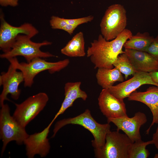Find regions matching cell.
Wrapping results in <instances>:
<instances>
[{
  "label": "cell",
  "instance_id": "11",
  "mask_svg": "<svg viewBox=\"0 0 158 158\" xmlns=\"http://www.w3.org/2000/svg\"><path fill=\"white\" fill-rule=\"evenodd\" d=\"M107 120L108 123H114L117 127L116 130L122 131L134 142L141 140L140 129L147 119L144 113L138 112L131 118L127 116L109 118Z\"/></svg>",
  "mask_w": 158,
  "mask_h": 158
},
{
  "label": "cell",
  "instance_id": "31",
  "mask_svg": "<svg viewBox=\"0 0 158 158\" xmlns=\"http://www.w3.org/2000/svg\"><path fill=\"white\" fill-rule=\"evenodd\" d=\"M154 158H158V153L155 154Z\"/></svg>",
  "mask_w": 158,
  "mask_h": 158
},
{
  "label": "cell",
  "instance_id": "25",
  "mask_svg": "<svg viewBox=\"0 0 158 158\" xmlns=\"http://www.w3.org/2000/svg\"><path fill=\"white\" fill-rule=\"evenodd\" d=\"M74 101L70 99L65 97L60 109L52 120L54 121L59 115L63 114L67 109L71 107Z\"/></svg>",
  "mask_w": 158,
  "mask_h": 158
},
{
  "label": "cell",
  "instance_id": "23",
  "mask_svg": "<svg viewBox=\"0 0 158 158\" xmlns=\"http://www.w3.org/2000/svg\"><path fill=\"white\" fill-rule=\"evenodd\" d=\"M68 23L66 19L52 16L50 20V25L52 29L63 30Z\"/></svg>",
  "mask_w": 158,
  "mask_h": 158
},
{
  "label": "cell",
  "instance_id": "8",
  "mask_svg": "<svg viewBox=\"0 0 158 158\" xmlns=\"http://www.w3.org/2000/svg\"><path fill=\"white\" fill-rule=\"evenodd\" d=\"M48 100V96L44 92H40L31 96L20 104H15L16 108L13 116L25 128L43 110Z\"/></svg>",
  "mask_w": 158,
  "mask_h": 158
},
{
  "label": "cell",
  "instance_id": "19",
  "mask_svg": "<svg viewBox=\"0 0 158 158\" xmlns=\"http://www.w3.org/2000/svg\"><path fill=\"white\" fill-rule=\"evenodd\" d=\"M154 37L147 32H137L132 35L124 44L125 49L145 51L152 42Z\"/></svg>",
  "mask_w": 158,
  "mask_h": 158
},
{
  "label": "cell",
  "instance_id": "10",
  "mask_svg": "<svg viewBox=\"0 0 158 158\" xmlns=\"http://www.w3.org/2000/svg\"><path fill=\"white\" fill-rule=\"evenodd\" d=\"M11 63L6 72H3L0 75V86H3V90L0 95V107L4 104L5 100H9L7 97L8 94L11 98L17 100L20 96L21 90L19 89V85L24 81L23 74Z\"/></svg>",
  "mask_w": 158,
  "mask_h": 158
},
{
  "label": "cell",
  "instance_id": "29",
  "mask_svg": "<svg viewBox=\"0 0 158 158\" xmlns=\"http://www.w3.org/2000/svg\"><path fill=\"white\" fill-rule=\"evenodd\" d=\"M152 140L153 142V144L158 150V126L155 132L153 135Z\"/></svg>",
  "mask_w": 158,
  "mask_h": 158
},
{
  "label": "cell",
  "instance_id": "5",
  "mask_svg": "<svg viewBox=\"0 0 158 158\" xmlns=\"http://www.w3.org/2000/svg\"><path fill=\"white\" fill-rule=\"evenodd\" d=\"M0 111V139L3 142L1 156L4 153L7 144L15 141L21 145L29 135L25 128L22 127L10 114V108L7 104L1 107Z\"/></svg>",
  "mask_w": 158,
  "mask_h": 158
},
{
  "label": "cell",
  "instance_id": "9",
  "mask_svg": "<svg viewBox=\"0 0 158 158\" xmlns=\"http://www.w3.org/2000/svg\"><path fill=\"white\" fill-rule=\"evenodd\" d=\"M0 49L4 53L11 49L19 35L23 34L31 38L38 33V30L29 23H24L18 27L11 25L5 20L2 13H0Z\"/></svg>",
  "mask_w": 158,
  "mask_h": 158
},
{
  "label": "cell",
  "instance_id": "24",
  "mask_svg": "<svg viewBox=\"0 0 158 158\" xmlns=\"http://www.w3.org/2000/svg\"><path fill=\"white\" fill-rule=\"evenodd\" d=\"M158 61V35L145 51Z\"/></svg>",
  "mask_w": 158,
  "mask_h": 158
},
{
  "label": "cell",
  "instance_id": "21",
  "mask_svg": "<svg viewBox=\"0 0 158 158\" xmlns=\"http://www.w3.org/2000/svg\"><path fill=\"white\" fill-rule=\"evenodd\" d=\"M80 82H67L64 87L65 97L75 101L78 98L85 101L87 95L86 92L80 88Z\"/></svg>",
  "mask_w": 158,
  "mask_h": 158
},
{
  "label": "cell",
  "instance_id": "22",
  "mask_svg": "<svg viewBox=\"0 0 158 158\" xmlns=\"http://www.w3.org/2000/svg\"><path fill=\"white\" fill-rule=\"evenodd\" d=\"M153 144L152 140L144 142L140 140L133 142L130 148L128 158H147L149 156L150 153L146 149L148 145Z\"/></svg>",
  "mask_w": 158,
  "mask_h": 158
},
{
  "label": "cell",
  "instance_id": "27",
  "mask_svg": "<svg viewBox=\"0 0 158 158\" xmlns=\"http://www.w3.org/2000/svg\"><path fill=\"white\" fill-rule=\"evenodd\" d=\"M18 0H0V5L3 6H8L14 7L18 5Z\"/></svg>",
  "mask_w": 158,
  "mask_h": 158
},
{
  "label": "cell",
  "instance_id": "6",
  "mask_svg": "<svg viewBox=\"0 0 158 158\" xmlns=\"http://www.w3.org/2000/svg\"><path fill=\"white\" fill-rule=\"evenodd\" d=\"M127 18L126 11L120 4L109 6L100 24L101 35L107 41L114 40L126 28Z\"/></svg>",
  "mask_w": 158,
  "mask_h": 158
},
{
  "label": "cell",
  "instance_id": "3",
  "mask_svg": "<svg viewBox=\"0 0 158 158\" xmlns=\"http://www.w3.org/2000/svg\"><path fill=\"white\" fill-rule=\"evenodd\" d=\"M7 60L23 73L24 77V85L25 87L32 86L35 77L39 73L48 70L50 73L53 74L64 69L70 63L68 59L52 62L47 61L40 57L36 58L29 63H19L16 57Z\"/></svg>",
  "mask_w": 158,
  "mask_h": 158
},
{
  "label": "cell",
  "instance_id": "12",
  "mask_svg": "<svg viewBox=\"0 0 158 158\" xmlns=\"http://www.w3.org/2000/svg\"><path fill=\"white\" fill-rule=\"evenodd\" d=\"M145 84L153 85L158 87V85L153 81L149 73L138 71L131 78L116 85L112 86L108 90L115 97L123 100L128 97L137 89Z\"/></svg>",
  "mask_w": 158,
  "mask_h": 158
},
{
  "label": "cell",
  "instance_id": "26",
  "mask_svg": "<svg viewBox=\"0 0 158 158\" xmlns=\"http://www.w3.org/2000/svg\"><path fill=\"white\" fill-rule=\"evenodd\" d=\"M94 17L92 16L72 19H66V21L68 23L77 26L84 23H87L93 20Z\"/></svg>",
  "mask_w": 158,
  "mask_h": 158
},
{
  "label": "cell",
  "instance_id": "4",
  "mask_svg": "<svg viewBox=\"0 0 158 158\" xmlns=\"http://www.w3.org/2000/svg\"><path fill=\"white\" fill-rule=\"evenodd\" d=\"M31 38L26 35H19L11 49L6 53L1 54L0 58L8 59L21 56L24 57L27 63H29L37 57L48 58L56 56L48 52H43L40 49L42 46L51 44V42L45 40L41 42H35L32 41Z\"/></svg>",
  "mask_w": 158,
  "mask_h": 158
},
{
  "label": "cell",
  "instance_id": "30",
  "mask_svg": "<svg viewBox=\"0 0 158 158\" xmlns=\"http://www.w3.org/2000/svg\"><path fill=\"white\" fill-rule=\"evenodd\" d=\"M149 73L153 81L158 85V71L152 72Z\"/></svg>",
  "mask_w": 158,
  "mask_h": 158
},
{
  "label": "cell",
  "instance_id": "13",
  "mask_svg": "<svg viewBox=\"0 0 158 158\" xmlns=\"http://www.w3.org/2000/svg\"><path fill=\"white\" fill-rule=\"evenodd\" d=\"M54 121L52 120L42 131L29 135L25 140L23 144L28 158H33L36 154L41 157H44L49 154L50 145L47 136L50 128Z\"/></svg>",
  "mask_w": 158,
  "mask_h": 158
},
{
  "label": "cell",
  "instance_id": "14",
  "mask_svg": "<svg viewBox=\"0 0 158 158\" xmlns=\"http://www.w3.org/2000/svg\"><path fill=\"white\" fill-rule=\"evenodd\" d=\"M98 100L99 109L107 119L128 116L123 100L115 97L108 89H102Z\"/></svg>",
  "mask_w": 158,
  "mask_h": 158
},
{
  "label": "cell",
  "instance_id": "7",
  "mask_svg": "<svg viewBox=\"0 0 158 158\" xmlns=\"http://www.w3.org/2000/svg\"><path fill=\"white\" fill-rule=\"evenodd\" d=\"M133 142L125 134L119 131H110L107 134L102 147L94 149L97 158H128L130 146Z\"/></svg>",
  "mask_w": 158,
  "mask_h": 158
},
{
  "label": "cell",
  "instance_id": "15",
  "mask_svg": "<svg viewBox=\"0 0 158 158\" xmlns=\"http://www.w3.org/2000/svg\"><path fill=\"white\" fill-rule=\"evenodd\" d=\"M129 101L141 102L147 106L152 114L153 120L146 134H148L152 127L155 123H158V87L152 86L148 88L144 92L135 90L128 97Z\"/></svg>",
  "mask_w": 158,
  "mask_h": 158
},
{
  "label": "cell",
  "instance_id": "16",
  "mask_svg": "<svg viewBox=\"0 0 158 158\" xmlns=\"http://www.w3.org/2000/svg\"><path fill=\"white\" fill-rule=\"evenodd\" d=\"M124 51L137 71H158V61L147 52L129 49Z\"/></svg>",
  "mask_w": 158,
  "mask_h": 158
},
{
  "label": "cell",
  "instance_id": "1",
  "mask_svg": "<svg viewBox=\"0 0 158 158\" xmlns=\"http://www.w3.org/2000/svg\"><path fill=\"white\" fill-rule=\"evenodd\" d=\"M132 35L127 29L111 40H107L99 34L97 39L91 43L87 50V57L94 65V68H113V63L117 57L124 53L122 50L124 44Z\"/></svg>",
  "mask_w": 158,
  "mask_h": 158
},
{
  "label": "cell",
  "instance_id": "18",
  "mask_svg": "<svg viewBox=\"0 0 158 158\" xmlns=\"http://www.w3.org/2000/svg\"><path fill=\"white\" fill-rule=\"evenodd\" d=\"M61 51L62 54L69 57L85 56V41L83 32H80L75 35Z\"/></svg>",
  "mask_w": 158,
  "mask_h": 158
},
{
  "label": "cell",
  "instance_id": "28",
  "mask_svg": "<svg viewBox=\"0 0 158 158\" xmlns=\"http://www.w3.org/2000/svg\"><path fill=\"white\" fill-rule=\"evenodd\" d=\"M78 26L73 25L67 23L64 27L63 30L67 32L70 35H72L74 30Z\"/></svg>",
  "mask_w": 158,
  "mask_h": 158
},
{
  "label": "cell",
  "instance_id": "17",
  "mask_svg": "<svg viewBox=\"0 0 158 158\" xmlns=\"http://www.w3.org/2000/svg\"><path fill=\"white\" fill-rule=\"evenodd\" d=\"M97 82L103 89H108L116 82H123L124 78L117 68H99L96 74Z\"/></svg>",
  "mask_w": 158,
  "mask_h": 158
},
{
  "label": "cell",
  "instance_id": "20",
  "mask_svg": "<svg viewBox=\"0 0 158 158\" xmlns=\"http://www.w3.org/2000/svg\"><path fill=\"white\" fill-rule=\"evenodd\" d=\"M113 65L124 74L126 79L129 76L133 75L138 72L125 53L118 56L113 63Z\"/></svg>",
  "mask_w": 158,
  "mask_h": 158
},
{
  "label": "cell",
  "instance_id": "2",
  "mask_svg": "<svg viewBox=\"0 0 158 158\" xmlns=\"http://www.w3.org/2000/svg\"><path fill=\"white\" fill-rule=\"evenodd\" d=\"M70 124L81 126L92 133L94 138L92 141V144L94 149H99L103 147L105 142L106 135L110 131L111 126L109 123H98L92 116L90 111L87 109L76 116L64 118L57 122L54 125L53 134L51 138L54 137L62 128Z\"/></svg>",
  "mask_w": 158,
  "mask_h": 158
}]
</instances>
